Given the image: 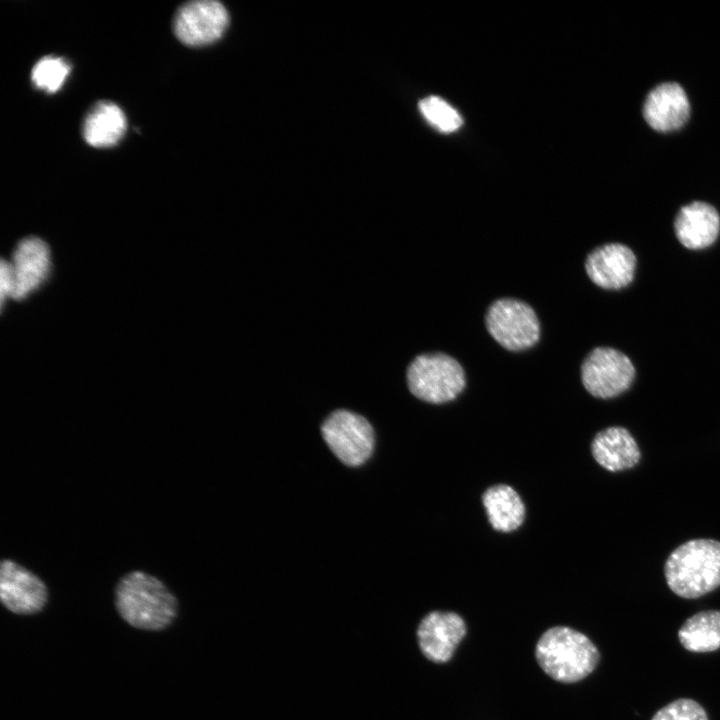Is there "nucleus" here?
<instances>
[{"mask_svg":"<svg viewBox=\"0 0 720 720\" xmlns=\"http://www.w3.org/2000/svg\"><path fill=\"white\" fill-rule=\"evenodd\" d=\"M535 657L540 668L560 683L578 682L593 672L599 662V651L583 633L554 626L538 639Z\"/></svg>","mask_w":720,"mask_h":720,"instance_id":"nucleus-2","label":"nucleus"},{"mask_svg":"<svg viewBox=\"0 0 720 720\" xmlns=\"http://www.w3.org/2000/svg\"><path fill=\"white\" fill-rule=\"evenodd\" d=\"M664 574L676 595L694 599L720 586V542L713 539L689 540L668 556Z\"/></svg>","mask_w":720,"mask_h":720,"instance_id":"nucleus-3","label":"nucleus"},{"mask_svg":"<svg viewBox=\"0 0 720 720\" xmlns=\"http://www.w3.org/2000/svg\"><path fill=\"white\" fill-rule=\"evenodd\" d=\"M651 720H708V716L698 702L680 698L658 710Z\"/></svg>","mask_w":720,"mask_h":720,"instance_id":"nucleus-21","label":"nucleus"},{"mask_svg":"<svg viewBox=\"0 0 720 720\" xmlns=\"http://www.w3.org/2000/svg\"><path fill=\"white\" fill-rule=\"evenodd\" d=\"M419 108L424 117L441 131L452 132L462 125V118L457 111L436 96L421 100Z\"/></svg>","mask_w":720,"mask_h":720,"instance_id":"nucleus-20","label":"nucleus"},{"mask_svg":"<svg viewBox=\"0 0 720 720\" xmlns=\"http://www.w3.org/2000/svg\"><path fill=\"white\" fill-rule=\"evenodd\" d=\"M636 257L622 243H606L594 248L584 260L587 277L596 286L606 290H619L629 285L634 277Z\"/></svg>","mask_w":720,"mask_h":720,"instance_id":"nucleus-11","label":"nucleus"},{"mask_svg":"<svg viewBox=\"0 0 720 720\" xmlns=\"http://www.w3.org/2000/svg\"><path fill=\"white\" fill-rule=\"evenodd\" d=\"M69 72L70 66L63 58L45 56L32 68L31 78L36 87L54 93L63 85Z\"/></svg>","mask_w":720,"mask_h":720,"instance_id":"nucleus-19","label":"nucleus"},{"mask_svg":"<svg viewBox=\"0 0 720 720\" xmlns=\"http://www.w3.org/2000/svg\"><path fill=\"white\" fill-rule=\"evenodd\" d=\"M674 230L677 239L686 248H707L719 235L720 216L710 204L695 201L679 210L674 220Z\"/></svg>","mask_w":720,"mask_h":720,"instance_id":"nucleus-14","label":"nucleus"},{"mask_svg":"<svg viewBox=\"0 0 720 720\" xmlns=\"http://www.w3.org/2000/svg\"><path fill=\"white\" fill-rule=\"evenodd\" d=\"M591 453L601 467L611 472L630 469L641 458L634 437L621 426L607 427L598 432L592 440Z\"/></svg>","mask_w":720,"mask_h":720,"instance_id":"nucleus-15","label":"nucleus"},{"mask_svg":"<svg viewBox=\"0 0 720 720\" xmlns=\"http://www.w3.org/2000/svg\"><path fill=\"white\" fill-rule=\"evenodd\" d=\"M0 296L1 305L3 306L6 298H11L13 291V279L9 261L2 259L0 265Z\"/></svg>","mask_w":720,"mask_h":720,"instance_id":"nucleus-22","label":"nucleus"},{"mask_svg":"<svg viewBox=\"0 0 720 720\" xmlns=\"http://www.w3.org/2000/svg\"><path fill=\"white\" fill-rule=\"evenodd\" d=\"M643 117L658 132L679 129L687 121L690 104L684 89L675 82L654 87L643 104Z\"/></svg>","mask_w":720,"mask_h":720,"instance_id":"nucleus-13","label":"nucleus"},{"mask_svg":"<svg viewBox=\"0 0 720 720\" xmlns=\"http://www.w3.org/2000/svg\"><path fill=\"white\" fill-rule=\"evenodd\" d=\"M0 597L9 611L31 615L44 608L48 590L37 575L12 560L4 559L0 567Z\"/></svg>","mask_w":720,"mask_h":720,"instance_id":"nucleus-9","label":"nucleus"},{"mask_svg":"<svg viewBox=\"0 0 720 720\" xmlns=\"http://www.w3.org/2000/svg\"><path fill=\"white\" fill-rule=\"evenodd\" d=\"M484 325L494 342L510 353L528 351L541 340L539 315L530 303L517 297L494 300L485 312Z\"/></svg>","mask_w":720,"mask_h":720,"instance_id":"nucleus-5","label":"nucleus"},{"mask_svg":"<svg viewBox=\"0 0 720 720\" xmlns=\"http://www.w3.org/2000/svg\"><path fill=\"white\" fill-rule=\"evenodd\" d=\"M410 393L429 404L441 405L455 400L467 386L462 363L444 351L420 353L406 370Z\"/></svg>","mask_w":720,"mask_h":720,"instance_id":"nucleus-4","label":"nucleus"},{"mask_svg":"<svg viewBox=\"0 0 720 720\" xmlns=\"http://www.w3.org/2000/svg\"><path fill=\"white\" fill-rule=\"evenodd\" d=\"M584 389L593 397L609 399L630 388L635 368L623 352L608 346L593 348L579 367Z\"/></svg>","mask_w":720,"mask_h":720,"instance_id":"nucleus-6","label":"nucleus"},{"mask_svg":"<svg viewBox=\"0 0 720 720\" xmlns=\"http://www.w3.org/2000/svg\"><path fill=\"white\" fill-rule=\"evenodd\" d=\"M126 130V117L113 102L101 101L88 112L83 123V137L94 147L115 145Z\"/></svg>","mask_w":720,"mask_h":720,"instance_id":"nucleus-17","label":"nucleus"},{"mask_svg":"<svg viewBox=\"0 0 720 720\" xmlns=\"http://www.w3.org/2000/svg\"><path fill=\"white\" fill-rule=\"evenodd\" d=\"M682 646L691 652H711L720 648V610H706L688 618L678 631Z\"/></svg>","mask_w":720,"mask_h":720,"instance_id":"nucleus-18","label":"nucleus"},{"mask_svg":"<svg viewBox=\"0 0 720 720\" xmlns=\"http://www.w3.org/2000/svg\"><path fill=\"white\" fill-rule=\"evenodd\" d=\"M321 432L331 451L348 466L363 464L373 451L371 425L364 417L351 411H334L323 422Z\"/></svg>","mask_w":720,"mask_h":720,"instance_id":"nucleus-7","label":"nucleus"},{"mask_svg":"<svg viewBox=\"0 0 720 720\" xmlns=\"http://www.w3.org/2000/svg\"><path fill=\"white\" fill-rule=\"evenodd\" d=\"M115 605L131 626L161 630L177 615V599L158 578L142 571L124 575L115 589Z\"/></svg>","mask_w":720,"mask_h":720,"instance_id":"nucleus-1","label":"nucleus"},{"mask_svg":"<svg viewBox=\"0 0 720 720\" xmlns=\"http://www.w3.org/2000/svg\"><path fill=\"white\" fill-rule=\"evenodd\" d=\"M9 264L13 279L11 298L24 299L47 278L51 264L49 247L38 237L24 238L17 244Z\"/></svg>","mask_w":720,"mask_h":720,"instance_id":"nucleus-12","label":"nucleus"},{"mask_svg":"<svg viewBox=\"0 0 720 720\" xmlns=\"http://www.w3.org/2000/svg\"><path fill=\"white\" fill-rule=\"evenodd\" d=\"M467 632L463 618L451 611H431L420 621L417 641L423 655L432 662H448Z\"/></svg>","mask_w":720,"mask_h":720,"instance_id":"nucleus-10","label":"nucleus"},{"mask_svg":"<svg viewBox=\"0 0 720 720\" xmlns=\"http://www.w3.org/2000/svg\"><path fill=\"white\" fill-rule=\"evenodd\" d=\"M482 503L489 523L500 532L519 528L525 519V505L519 494L509 485L497 484L482 495Z\"/></svg>","mask_w":720,"mask_h":720,"instance_id":"nucleus-16","label":"nucleus"},{"mask_svg":"<svg viewBox=\"0 0 720 720\" xmlns=\"http://www.w3.org/2000/svg\"><path fill=\"white\" fill-rule=\"evenodd\" d=\"M228 24L225 7L214 0H195L182 5L174 17L177 38L189 46H201L219 39Z\"/></svg>","mask_w":720,"mask_h":720,"instance_id":"nucleus-8","label":"nucleus"}]
</instances>
